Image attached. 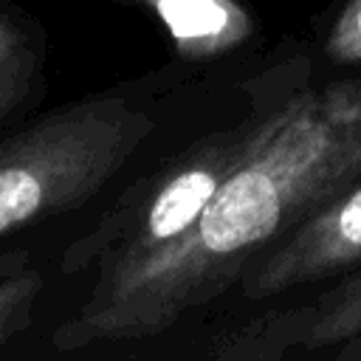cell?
Returning <instances> with one entry per match:
<instances>
[{
    "mask_svg": "<svg viewBox=\"0 0 361 361\" xmlns=\"http://www.w3.org/2000/svg\"><path fill=\"white\" fill-rule=\"evenodd\" d=\"M51 39L20 3L0 0V133L23 121L48 90Z\"/></svg>",
    "mask_w": 361,
    "mask_h": 361,
    "instance_id": "obj_7",
    "label": "cell"
},
{
    "mask_svg": "<svg viewBox=\"0 0 361 361\" xmlns=\"http://www.w3.org/2000/svg\"><path fill=\"white\" fill-rule=\"evenodd\" d=\"M319 56L333 71H361V0H344L330 17Z\"/></svg>",
    "mask_w": 361,
    "mask_h": 361,
    "instance_id": "obj_8",
    "label": "cell"
},
{
    "mask_svg": "<svg viewBox=\"0 0 361 361\" xmlns=\"http://www.w3.org/2000/svg\"><path fill=\"white\" fill-rule=\"evenodd\" d=\"M355 180L361 71H313L186 231L85 288L54 338L56 361H144L180 344L259 251Z\"/></svg>",
    "mask_w": 361,
    "mask_h": 361,
    "instance_id": "obj_1",
    "label": "cell"
},
{
    "mask_svg": "<svg viewBox=\"0 0 361 361\" xmlns=\"http://www.w3.org/2000/svg\"><path fill=\"white\" fill-rule=\"evenodd\" d=\"M79 226L0 248V361H56L54 338L68 316L65 251Z\"/></svg>",
    "mask_w": 361,
    "mask_h": 361,
    "instance_id": "obj_5",
    "label": "cell"
},
{
    "mask_svg": "<svg viewBox=\"0 0 361 361\" xmlns=\"http://www.w3.org/2000/svg\"><path fill=\"white\" fill-rule=\"evenodd\" d=\"M147 14L169 39L172 59L226 73L254 62L262 25L248 0H113Z\"/></svg>",
    "mask_w": 361,
    "mask_h": 361,
    "instance_id": "obj_6",
    "label": "cell"
},
{
    "mask_svg": "<svg viewBox=\"0 0 361 361\" xmlns=\"http://www.w3.org/2000/svg\"><path fill=\"white\" fill-rule=\"evenodd\" d=\"M299 361H361V333L347 336V338H341V341H336V344H330L313 355L299 358Z\"/></svg>",
    "mask_w": 361,
    "mask_h": 361,
    "instance_id": "obj_9",
    "label": "cell"
},
{
    "mask_svg": "<svg viewBox=\"0 0 361 361\" xmlns=\"http://www.w3.org/2000/svg\"><path fill=\"white\" fill-rule=\"evenodd\" d=\"M361 265V180H355L347 192L333 197L313 217L290 228L285 237L259 251L226 290L212 316L180 344L144 358L158 361L183 344L195 341L206 330L248 310L282 302L316 285H324L353 268Z\"/></svg>",
    "mask_w": 361,
    "mask_h": 361,
    "instance_id": "obj_3",
    "label": "cell"
},
{
    "mask_svg": "<svg viewBox=\"0 0 361 361\" xmlns=\"http://www.w3.org/2000/svg\"><path fill=\"white\" fill-rule=\"evenodd\" d=\"M361 333V265L214 324L158 361H299Z\"/></svg>",
    "mask_w": 361,
    "mask_h": 361,
    "instance_id": "obj_4",
    "label": "cell"
},
{
    "mask_svg": "<svg viewBox=\"0 0 361 361\" xmlns=\"http://www.w3.org/2000/svg\"><path fill=\"white\" fill-rule=\"evenodd\" d=\"M248 65L200 73L169 56L3 130L0 248L99 214L197 133Z\"/></svg>",
    "mask_w": 361,
    "mask_h": 361,
    "instance_id": "obj_2",
    "label": "cell"
}]
</instances>
